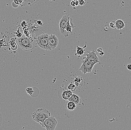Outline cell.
Here are the masks:
<instances>
[{
  "instance_id": "23",
  "label": "cell",
  "mask_w": 131,
  "mask_h": 130,
  "mask_svg": "<svg viewBox=\"0 0 131 130\" xmlns=\"http://www.w3.org/2000/svg\"><path fill=\"white\" fill-rule=\"evenodd\" d=\"M70 5H71L73 7H74L75 6V2L74 1H72L71 2H70Z\"/></svg>"
},
{
  "instance_id": "25",
  "label": "cell",
  "mask_w": 131,
  "mask_h": 130,
  "mask_svg": "<svg viewBox=\"0 0 131 130\" xmlns=\"http://www.w3.org/2000/svg\"><path fill=\"white\" fill-rule=\"evenodd\" d=\"M37 23L39 25H42V23L41 21H40V20H39V21H37Z\"/></svg>"
},
{
  "instance_id": "13",
  "label": "cell",
  "mask_w": 131,
  "mask_h": 130,
  "mask_svg": "<svg viewBox=\"0 0 131 130\" xmlns=\"http://www.w3.org/2000/svg\"><path fill=\"white\" fill-rule=\"evenodd\" d=\"M72 91L70 90H66L62 93V98L64 100H68L72 95Z\"/></svg>"
},
{
  "instance_id": "7",
  "label": "cell",
  "mask_w": 131,
  "mask_h": 130,
  "mask_svg": "<svg viewBox=\"0 0 131 130\" xmlns=\"http://www.w3.org/2000/svg\"><path fill=\"white\" fill-rule=\"evenodd\" d=\"M86 56L85 58L88 60L91 63L92 65L94 66V65L96 63H99L100 62L99 58L97 56V54L96 53L95 51L93 50L87 52L86 54Z\"/></svg>"
},
{
  "instance_id": "4",
  "label": "cell",
  "mask_w": 131,
  "mask_h": 130,
  "mask_svg": "<svg viewBox=\"0 0 131 130\" xmlns=\"http://www.w3.org/2000/svg\"><path fill=\"white\" fill-rule=\"evenodd\" d=\"M57 123L58 122L56 118L53 116H50L40 124L47 130H55Z\"/></svg>"
},
{
  "instance_id": "31",
  "label": "cell",
  "mask_w": 131,
  "mask_h": 130,
  "mask_svg": "<svg viewBox=\"0 0 131 130\" xmlns=\"http://www.w3.org/2000/svg\"><path fill=\"white\" fill-rule=\"evenodd\" d=\"M78 1H79V0H78Z\"/></svg>"
},
{
  "instance_id": "2",
  "label": "cell",
  "mask_w": 131,
  "mask_h": 130,
  "mask_svg": "<svg viewBox=\"0 0 131 130\" xmlns=\"http://www.w3.org/2000/svg\"><path fill=\"white\" fill-rule=\"evenodd\" d=\"M50 116V111L43 108L38 109L32 114L34 120L39 124L44 122L45 119Z\"/></svg>"
},
{
  "instance_id": "15",
  "label": "cell",
  "mask_w": 131,
  "mask_h": 130,
  "mask_svg": "<svg viewBox=\"0 0 131 130\" xmlns=\"http://www.w3.org/2000/svg\"><path fill=\"white\" fill-rule=\"evenodd\" d=\"M67 108L69 111H73L76 108V104L73 102L69 101L67 104Z\"/></svg>"
},
{
  "instance_id": "11",
  "label": "cell",
  "mask_w": 131,
  "mask_h": 130,
  "mask_svg": "<svg viewBox=\"0 0 131 130\" xmlns=\"http://www.w3.org/2000/svg\"><path fill=\"white\" fill-rule=\"evenodd\" d=\"M125 27V23L122 20L117 19L115 21V28L118 30L123 29Z\"/></svg>"
},
{
  "instance_id": "8",
  "label": "cell",
  "mask_w": 131,
  "mask_h": 130,
  "mask_svg": "<svg viewBox=\"0 0 131 130\" xmlns=\"http://www.w3.org/2000/svg\"><path fill=\"white\" fill-rule=\"evenodd\" d=\"M48 43L51 50L57 47L59 43V39L55 34H48Z\"/></svg>"
},
{
  "instance_id": "3",
  "label": "cell",
  "mask_w": 131,
  "mask_h": 130,
  "mask_svg": "<svg viewBox=\"0 0 131 130\" xmlns=\"http://www.w3.org/2000/svg\"><path fill=\"white\" fill-rule=\"evenodd\" d=\"M37 45L40 48L46 51L51 50L48 43V34L43 33L38 36L36 39Z\"/></svg>"
},
{
  "instance_id": "9",
  "label": "cell",
  "mask_w": 131,
  "mask_h": 130,
  "mask_svg": "<svg viewBox=\"0 0 131 130\" xmlns=\"http://www.w3.org/2000/svg\"><path fill=\"white\" fill-rule=\"evenodd\" d=\"M69 16V15H68V21L66 30L69 33H71L72 34V30L73 29V28L75 27V26L73 25V20L72 19H70V21L69 19L70 18Z\"/></svg>"
},
{
  "instance_id": "6",
  "label": "cell",
  "mask_w": 131,
  "mask_h": 130,
  "mask_svg": "<svg viewBox=\"0 0 131 130\" xmlns=\"http://www.w3.org/2000/svg\"><path fill=\"white\" fill-rule=\"evenodd\" d=\"M68 21V15L67 14H66L61 18L60 21L59 23L60 33L62 35H63L66 37H68L69 34L66 31V30Z\"/></svg>"
},
{
  "instance_id": "14",
  "label": "cell",
  "mask_w": 131,
  "mask_h": 130,
  "mask_svg": "<svg viewBox=\"0 0 131 130\" xmlns=\"http://www.w3.org/2000/svg\"><path fill=\"white\" fill-rule=\"evenodd\" d=\"M86 47V45L83 48H81L79 46L77 47V53L76 55H78L79 56H81L83 55L85 52V48Z\"/></svg>"
},
{
  "instance_id": "22",
  "label": "cell",
  "mask_w": 131,
  "mask_h": 130,
  "mask_svg": "<svg viewBox=\"0 0 131 130\" xmlns=\"http://www.w3.org/2000/svg\"><path fill=\"white\" fill-rule=\"evenodd\" d=\"M2 114L1 113V112H0V127H1V126L2 124Z\"/></svg>"
},
{
  "instance_id": "19",
  "label": "cell",
  "mask_w": 131,
  "mask_h": 130,
  "mask_svg": "<svg viewBox=\"0 0 131 130\" xmlns=\"http://www.w3.org/2000/svg\"><path fill=\"white\" fill-rule=\"evenodd\" d=\"M110 26L112 29L115 28V21H112L110 23Z\"/></svg>"
},
{
  "instance_id": "10",
  "label": "cell",
  "mask_w": 131,
  "mask_h": 130,
  "mask_svg": "<svg viewBox=\"0 0 131 130\" xmlns=\"http://www.w3.org/2000/svg\"><path fill=\"white\" fill-rule=\"evenodd\" d=\"M39 0H23V3L20 5L21 6H32L37 3Z\"/></svg>"
},
{
  "instance_id": "27",
  "label": "cell",
  "mask_w": 131,
  "mask_h": 130,
  "mask_svg": "<svg viewBox=\"0 0 131 130\" xmlns=\"http://www.w3.org/2000/svg\"><path fill=\"white\" fill-rule=\"evenodd\" d=\"M75 6H78L79 5V1H76L75 2Z\"/></svg>"
},
{
  "instance_id": "26",
  "label": "cell",
  "mask_w": 131,
  "mask_h": 130,
  "mask_svg": "<svg viewBox=\"0 0 131 130\" xmlns=\"http://www.w3.org/2000/svg\"><path fill=\"white\" fill-rule=\"evenodd\" d=\"M97 51L99 53L102 52V49L101 48H99L97 49Z\"/></svg>"
},
{
  "instance_id": "1",
  "label": "cell",
  "mask_w": 131,
  "mask_h": 130,
  "mask_svg": "<svg viewBox=\"0 0 131 130\" xmlns=\"http://www.w3.org/2000/svg\"><path fill=\"white\" fill-rule=\"evenodd\" d=\"M18 46L21 49L25 51H29L33 50L35 46L33 41L29 37L25 35H22L17 39Z\"/></svg>"
},
{
  "instance_id": "28",
  "label": "cell",
  "mask_w": 131,
  "mask_h": 130,
  "mask_svg": "<svg viewBox=\"0 0 131 130\" xmlns=\"http://www.w3.org/2000/svg\"><path fill=\"white\" fill-rule=\"evenodd\" d=\"M104 54V53L103 52V51H102V52L100 53V56H103Z\"/></svg>"
},
{
  "instance_id": "21",
  "label": "cell",
  "mask_w": 131,
  "mask_h": 130,
  "mask_svg": "<svg viewBox=\"0 0 131 130\" xmlns=\"http://www.w3.org/2000/svg\"><path fill=\"white\" fill-rule=\"evenodd\" d=\"M27 92L29 94H31L33 93V90L32 89L30 88H28L26 89Z\"/></svg>"
},
{
  "instance_id": "12",
  "label": "cell",
  "mask_w": 131,
  "mask_h": 130,
  "mask_svg": "<svg viewBox=\"0 0 131 130\" xmlns=\"http://www.w3.org/2000/svg\"><path fill=\"white\" fill-rule=\"evenodd\" d=\"M68 101L73 102L77 105L80 102L81 99H80V97H78L77 95L74 94H72V95L71 96Z\"/></svg>"
},
{
  "instance_id": "5",
  "label": "cell",
  "mask_w": 131,
  "mask_h": 130,
  "mask_svg": "<svg viewBox=\"0 0 131 130\" xmlns=\"http://www.w3.org/2000/svg\"><path fill=\"white\" fill-rule=\"evenodd\" d=\"M82 63L81 66L79 68V70L81 71L84 74H85L86 73H91L94 65L86 60L85 57L83 58Z\"/></svg>"
},
{
  "instance_id": "29",
  "label": "cell",
  "mask_w": 131,
  "mask_h": 130,
  "mask_svg": "<svg viewBox=\"0 0 131 130\" xmlns=\"http://www.w3.org/2000/svg\"><path fill=\"white\" fill-rule=\"evenodd\" d=\"M73 1H74L75 2L76 1H77L78 0H73Z\"/></svg>"
},
{
  "instance_id": "30",
  "label": "cell",
  "mask_w": 131,
  "mask_h": 130,
  "mask_svg": "<svg viewBox=\"0 0 131 130\" xmlns=\"http://www.w3.org/2000/svg\"><path fill=\"white\" fill-rule=\"evenodd\" d=\"M49 1H54V0H49Z\"/></svg>"
},
{
  "instance_id": "20",
  "label": "cell",
  "mask_w": 131,
  "mask_h": 130,
  "mask_svg": "<svg viewBox=\"0 0 131 130\" xmlns=\"http://www.w3.org/2000/svg\"><path fill=\"white\" fill-rule=\"evenodd\" d=\"M79 5L81 6H83L85 5V2L84 0H79Z\"/></svg>"
},
{
  "instance_id": "18",
  "label": "cell",
  "mask_w": 131,
  "mask_h": 130,
  "mask_svg": "<svg viewBox=\"0 0 131 130\" xmlns=\"http://www.w3.org/2000/svg\"><path fill=\"white\" fill-rule=\"evenodd\" d=\"M23 2V0H14V2L15 4L20 5Z\"/></svg>"
},
{
  "instance_id": "16",
  "label": "cell",
  "mask_w": 131,
  "mask_h": 130,
  "mask_svg": "<svg viewBox=\"0 0 131 130\" xmlns=\"http://www.w3.org/2000/svg\"><path fill=\"white\" fill-rule=\"evenodd\" d=\"M82 80V78L81 76H79L76 77L74 80V84L76 87H78Z\"/></svg>"
},
{
  "instance_id": "24",
  "label": "cell",
  "mask_w": 131,
  "mask_h": 130,
  "mask_svg": "<svg viewBox=\"0 0 131 130\" xmlns=\"http://www.w3.org/2000/svg\"><path fill=\"white\" fill-rule=\"evenodd\" d=\"M127 68L128 70L131 71V64H128L127 66Z\"/></svg>"
},
{
  "instance_id": "17",
  "label": "cell",
  "mask_w": 131,
  "mask_h": 130,
  "mask_svg": "<svg viewBox=\"0 0 131 130\" xmlns=\"http://www.w3.org/2000/svg\"><path fill=\"white\" fill-rule=\"evenodd\" d=\"M76 88H77V87L75 84L73 83H72L70 84L68 86V88L69 90H70L72 92L75 91L76 90Z\"/></svg>"
}]
</instances>
